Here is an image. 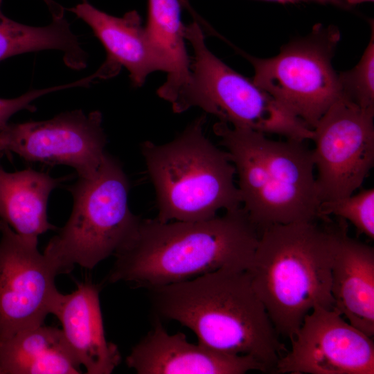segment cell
<instances>
[{"mask_svg":"<svg viewBox=\"0 0 374 374\" xmlns=\"http://www.w3.org/2000/svg\"><path fill=\"white\" fill-rule=\"evenodd\" d=\"M242 208L195 221L141 219L114 255L110 283L148 290L219 269L247 270L260 235Z\"/></svg>","mask_w":374,"mask_h":374,"instance_id":"obj_1","label":"cell"},{"mask_svg":"<svg viewBox=\"0 0 374 374\" xmlns=\"http://www.w3.org/2000/svg\"><path fill=\"white\" fill-rule=\"evenodd\" d=\"M149 290L160 317L189 328L199 344L214 350L251 356L275 372L288 350L247 270L219 269Z\"/></svg>","mask_w":374,"mask_h":374,"instance_id":"obj_2","label":"cell"},{"mask_svg":"<svg viewBox=\"0 0 374 374\" xmlns=\"http://www.w3.org/2000/svg\"><path fill=\"white\" fill-rule=\"evenodd\" d=\"M337 226L314 221L264 229L247 271L278 334L294 339L316 306L333 310L331 266L346 220Z\"/></svg>","mask_w":374,"mask_h":374,"instance_id":"obj_3","label":"cell"},{"mask_svg":"<svg viewBox=\"0 0 374 374\" xmlns=\"http://www.w3.org/2000/svg\"><path fill=\"white\" fill-rule=\"evenodd\" d=\"M213 130L230 155L242 208L258 230L320 218L312 150L304 142L273 140L221 121Z\"/></svg>","mask_w":374,"mask_h":374,"instance_id":"obj_4","label":"cell"},{"mask_svg":"<svg viewBox=\"0 0 374 374\" xmlns=\"http://www.w3.org/2000/svg\"><path fill=\"white\" fill-rule=\"evenodd\" d=\"M205 121L198 117L168 143L141 144L161 222L205 220L240 207L235 166L228 152L205 136Z\"/></svg>","mask_w":374,"mask_h":374,"instance_id":"obj_5","label":"cell"},{"mask_svg":"<svg viewBox=\"0 0 374 374\" xmlns=\"http://www.w3.org/2000/svg\"><path fill=\"white\" fill-rule=\"evenodd\" d=\"M68 189L72 212L43 253L60 274L75 265L91 269L114 255L141 220L130 209V183L122 165L107 152L94 177H78Z\"/></svg>","mask_w":374,"mask_h":374,"instance_id":"obj_6","label":"cell"},{"mask_svg":"<svg viewBox=\"0 0 374 374\" xmlns=\"http://www.w3.org/2000/svg\"><path fill=\"white\" fill-rule=\"evenodd\" d=\"M184 35L193 57L188 82L171 104L175 113L199 107L235 128L301 142L312 140L313 130L304 122L207 48L196 21L185 25Z\"/></svg>","mask_w":374,"mask_h":374,"instance_id":"obj_7","label":"cell"},{"mask_svg":"<svg viewBox=\"0 0 374 374\" xmlns=\"http://www.w3.org/2000/svg\"><path fill=\"white\" fill-rule=\"evenodd\" d=\"M340 40L335 26H314L307 36L290 42L276 55L246 53L254 70L252 81L313 130L341 96L332 58Z\"/></svg>","mask_w":374,"mask_h":374,"instance_id":"obj_8","label":"cell"},{"mask_svg":"<svg viewBox=\"0 0 374 374\" xmlns=\"http://www.w3.org/2000/svg\"><path fill=\"white\" fill-rule=\"evenodd\" d=\"M374 111L340 96L313 130L312 150L322 202L351 195L374 164Z\"/></svg>","mask_w":374,"mask_h":374,"instance_id":"obj_9","label":"cell"},{"mask_svg":"<svg viewBox=\"0 0 374 374\" xmlns=\"http://www.w3.org/2000/svg\"><path fill=\"white\" fill-rule=\"evenodd\" d=\"M102 123L100 112L76 109L46 121L8 123L0 130V152L29 162L68 166L78 177L91 178L107 152Z\"/></svg>","mask_w":374,"mask_h":374,"instance_id":"obj_10","label":"cell"},{"mask_svg":"<svg viewBox=\"0 0 374 374\" xmlns=\"http://www.w3.org/2000/svg\"><path fill=\"white\" fill-rule=\"evenodd\" d=\"M0 341L44 324L60 292L59 272L37 248L0 220Z\"/></svg>","mask_w":374,"mask_h":374,"instance_id":"obj_11","label":"cell"},{"mask_svg":"<svg viewBox=\"0 0 374 374\" xmlns=\"http://www.w3.org/2000/svg\"><path fill=\"white\" fill-rule=\"evenodd\" d=\"M372 338L336 310L316 306L304 318L274 373L373 374Z\"/></svg>","mask_w":374,"mask_h":374,"instance_id":"obj_12","label":"cell"},{"mask_svg":"<svg viewBox=\"0 0 374 374\" xmlns=\"http://www.w3.org/2000/svg\"><path fill=\"white\" fill-rule=\"evenodd\" d=\"M139 374H244L267 372L253 357L214 350L189 342L184 334L170 335L157 322L132 349L126 358Z\"/></svg>","mask_w":374,"mask_h":374,"instance_id":"obj_13","label":"cell"},{"mask_svg":"<svg viewBox=\"0 0 374 374\" xmlns=\"http://www.w3.org/2000/svg\"><path fill=\"white\" fill-rule=\"evenodd\" d=\"M69 10L90 26L107 51V60L100 68L102 78L116 75L124 66L133 85L141 87L152 73L166 71L163 57L136 11L118 17L87 2Z\"/></svg>","mask_w":374,"mask_h":374,"instance_id":"obj_14","label":"cell"},{"mask_svg":"<svg viewBox=\"0 0 374 374\" xmlns=\"http://www.w3.org/2000/svg\"><path fill=\"white\" fill-rule=\"evenodd\" d=\"M100 287L78 283L71 294L58 296L51 314L60 320L67 345L88 374H109L121 360L117 346L106 339Z\"/></svg>","mask_w":374,"mask_h":374,"instance_id":"obj_15","label":"cell"},{"mask_svg":"<svg viewBox=\"0 0 374 374\" xmlns=\"http://www.w3.org/2000/svg\"><path fill=\"white\" fill-rule=\"evenodd\" d=\"M334 308L366 335H374V249L343 228L331 266Z\"/></svg>","mask_w":374,"mask_h":374,"instance_id":"obj_16","label":"cell"},{"mask_svg":"<svg viewBox=\"0 0 374 374\" xmlns=\"http://www.w3.org/2000/svg\"><path fill=\"white\" fill-rule=\"evenodd\" d=\"M0 220L22 237L38 239L49 230H56L48 220V200L52 190L71 175L54 178L48 173L30 168L14 172L1 164Z\"/></svg>","mask_w":374,"mask_h":374,"instance_id":"obj_17","label":"cell"},{"mask_svg":"<svg viewBox=\"0 0 374 374\" xmlns=\"http://www.w3.org/2000/svg\"><path fill=\"white\" fill-rule=\"evenodd\" d=\"M0 359L4 374L82 373L62 329L44 324L1 341Z\"/></svg>","mask_w":374,"mask_h":374,"instance_id":"obj_18","label":"cell"},{"mask_svg":"<svg viewBox=\"0 0 374 374\" xmlns=\"http://www.w3.org/2000/svg\"><path fill=\"white\" fill-rule=\"evenodd\" d=\"M187 0H148L146 30L166 65V82L158 96L172 104L186 86L190 72L181 8Z\"/></svg>","mask_w":374,"mask_h":374,"instance_id":"obj_19","label":"cell"},{"mask_svg":"<svg viewBox=\"0 0 374 374\" xmlns=\"http://www.w3.org/2000/svg\"><path fill=\"white\" fill-rule=\"evenodd\" d=\"M1 5L0 0V62L21 53L56 49L64 53V61L69 67L81 69L86 66V53L64 17L53 19L48 26H30L7 17Z\"/></svg>","mask_w":374,"mask_h":374,"instance_id":"obj_20","label":"cell"},{"mask_svg":"<svg viewBox=\"0 0 374 374\" xmlns=\"http://www.w3.org/2000/svg\"><path fill=\"white\" fill-rule=\"evenodd\" d=\"M341 96L364 110L374 111V29L359 61L338 73Z\"/></svg>","mask_w":374,"mask_h":374,"instance_id":"obj_21","label":"cell"},{"mask_svg":"<svg viewBox=\"0 0 374 374\" xmlns=\"http://www.w3.org/2000/svg\"><path fill=\"white\" fill-rule=\"evenodd\" d=\"M320 219L329 215L349 221L359 233L374 238V189H364L357 194L338 199L322 202L319 206Z\"/></svg>","mask_w":374,"mask_h":374,"instance_id":"obj_22","label":"cell"},{"mask_svg":"<svg viewBox=\"0 0 374 374\" xmlns=\"http://www.w3.org/2000/svg\"><path fill=\"white\" fill-rule=\"evenodd\" d=\"M75 87L76 83L73 82L69 84L43 89H32L15 98H0V130L8 123V120L15 113L23 109L35 112L36 108L32 105V102L35 99L51 92Z\"/></svg>","mask_w":374,"mask_h":374,"instance_id":"obj_23","label":"cell"},{"mask_svg":"<svg viewBox=\"0 0 374 374\" xmlns=\"http://www.w3.org/2000/svg\"><path fill=\"white\" fill-rule=\"evenodd\" d=\"M275 2H278L280 3H296L300 2H313L320 4H330L337 6H344L346 3L344 0H267Z\"/></svg>","mask_w":374,"mask_h":374,"instance_id":"obj_24","label":"cell"},{"mask_svg":"<svg viewBox=\"0 0 374 374\" xmlns=\"http://www.w3.org/2000/svg\"><path fill=\"white\" fill-rule=\"evenodd\" d=\"M48 8L53 18L64 17V8L57 3L52 0H43Z\"/></svg>","mask_w":374,"mask_h":374,"instance_id":"obj_25","label":"cell"},{"mask_svg":"<svg viewBox=\"0 0 374 374\" xmlns=\"http://www.w3.org/2000/svg\"><path fill=\"white\" fill-rule=\"evenodd\" d=\"M345 3L349 4V5H356L365 2H371L373 1V0H344Z\"/></svg>","mask_w":374,"mask_h":374,"instance_id":"obj_26","label":"cell"},{"mask_svg":"<svg viewBox=\"0 0 374 374\" xmlns=\"http://www.w3.org/2000/svg\"><path fill=\"white\" fill-rule=\"evenodd\" d=\"M0 374H4L0 359Z\"/></svg>","mask_w":374,"mask_h":374,"instance_id":"obj_27","label":"cell"}]
</instances>
